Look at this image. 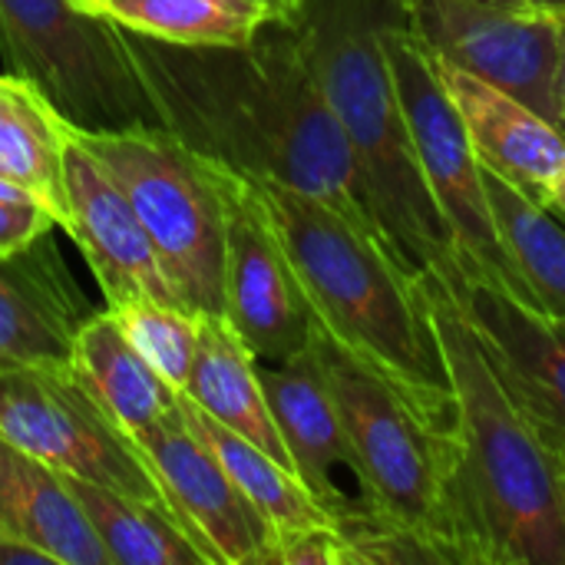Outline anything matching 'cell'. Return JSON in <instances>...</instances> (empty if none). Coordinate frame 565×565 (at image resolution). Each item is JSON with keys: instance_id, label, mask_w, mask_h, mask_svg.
I'll list each match as a JSON object with an SVG mask.
<instances>
[{"instance_id": "cell-1", "label": "cell", "mask_w": 565, "mask_h": 565, "mask_svg": "<svg viewBox=\"0 0 565 565\" xmlns=\"http://www.w3.org/2000/svg\"><path fill=\"white\" fill-rule=\"evenodd\" d=\"M126 46L162 129L189 149L324 199L384 238L295 23H265L248 43H166L126 30Z\"/></svg>"}, {"instance_id": "cell-2", "label": "cell", "mask_w": 565, "mask_h": 565, "mask_svg": "<svg viewBox=\"0 0 565 565\" xmlns=\"http://www.w3.org/2000/svg\"><path fill=\"white\" fill-rule=\"evenodd\" d=\"M301 281L315 328L397 387L424 417L457 427L420 278L371 228L324 199L252 179Z\"/></svg>"}, {"instance_id": "cell-3", "label": "cell", "mask_w": 565, "mask_h": 565, "mask_svg": "<svg viewBox=\"0 0 565 565\" xmlns=\"http://www.w3.org/2000/svg\"><path fill=\"white\" fill-rule=\"evenodd\" d=\"M427 318L447 371L460 503L480 565H565V450L516 404L467 315L427 271Z\"/></svg>"}, {"instance_id": "cell-4", "label": "cell", "mask_w": 565, "mask_h": 565, "mask_svg": "<svg viewBox=\"0 0 565 565\" xmlns=\"http://www.w3.org/2000/svg\"><path fill=\"white\" fill-rule=\"evenodd\" d=\"M404 0H308L295 30L351 146L371 212L420 278L454 265V242L427 192L407 113L384 50Z\"/></svg>"}, {"instance_id": "cell-5", "label": "cell", "mask_w": 565, "mask_h": 565, "mask_svg": "<svg viewBox=\"0 0 565 565\" xmlns=\"http://www.w3.org/2000/svg\"><path fill=\"white\" fill-rule=\"evenodd\" d=\"M315 344L354 447L361 500L430 543L447 565H480L460 503L457 427L424 417L397 387L318 328Z\"/></svg>"}, {"instance_id": "cell-6", "label": "cell", "mask_w": 565, "mask_h": 565, "mask_svg": "<svg viewBox=\"0 0 565 565\" xmlns=\"http://www.w3.org/2000/svg\"><path fill=\"white\" fill-rule=\"evenodd\" d=\"M76 136L132 202L175 298L195 315H222L228 169L162 126Z\"/></svg>"}, {"instance_id": "cell-7", "label": "cell", "mask_w": 565, "mask_h": 565, "mask_svg": "<svg viewBox=\"0 0 565 565\" xmlns=\"http://www.w3.org/2000/svg\"><path fill=\"white\" fill-rule=\"evenodd\" d=\"M7 73L26 79L76 132L162 126L126 30L76 0H0Z\"/></svg>"}, {"instance_id": "cell-8", "label": "cell", "mask_w": 565, "mask_h": 565, "mask_svg": "<svg viewBox=\"0 0 565 565\" xmlns=\"http://www.w3.org/2000/svg\"><path fill=\"white\" fill-rule=\"evenodd\" d=\"M384 50L407 113L420 175L454 242V268L487 278L523 298L493 225L483 162L463 129L460 113L444 93L427 50L411 33L404 10L384 26Z\"/></svg>"}, {"instance_id": "cell-9", "label": "cell", "mask_w": 565, "mask_h": 565, "mask_svg": "<svg viewBox=\"0 0 565 565\" xmlns=\"http://www.w3.org/2000/svg\"><path fill=\"white\" fill-rule=\"evenodd\" d=\"M0 434L73 480L162 500L149 460L70 364L0 367Z\"/></svg>"}, {"instance_id": "cell-10", "label": "cell", "mask_w": 565, "mask_h": 565, "mask_svg": "<svg viewBox=\"0 0 565 565\" xmlns=\"http://www.w3.org/2000/svg\"><path fill=\"white\" fill-rule=\"evenodd\" d=\"M404 20L434 56L520 96L565 129L556 17L480 0H404Z\"/></svg>"}, {"instance_id": "cell-11", "label": "cell", "mask_w": 565, "mask_h": 565, "mask_svg": "<svg viewBox=\"0 0 565 565\" xmlns=\"http://www.w3.org/2000/svg\"><path fill=\"white\" fill-rule=\"evenodd\" d=\"M222 318L258 361L281 364L315 338V318L248 175L228 169Z\"/></svg>"}, {"instance_id": "cell-12", "label": "cell", "mask_w": 565, "mask_h": 565, "mask_svg": "<svg viewBox=\"0 0 565 565\" xmlns=\"http://www.w3.org/2000/svg\"><path fill=\"white\" fill-rule=\"evenodd\" d=\"M166 507L209 565H268L275 530L235 487L218 457L185 424L182 411L136 437Z\"/></svg>"}, {"instance_id": "cell-13", "label": "cell", "mask_w": 565, "mask_h": 565, "mask_svg": "<svg viewBox=\"0 0 565 565\" xmlns=\"http://www.w3.org/2000/svg\"><path fill=\"white\" fill-rule=\"evenodd\" d=\"M516 404L565 450V321L460 268L434 271Z\"/></svg>"}, {"instance_id": "cell-14", "label": "cell", "mask_w": 565, "mask_h": 565, "mask_svg": "<svg viewBox=\"0 0 565 565\" xmlns=\"http://www.w3.org/2000/svg\"><path fill=\"white\" fill-rule=\"evenodd\" d=\"M63 189H66V235L76 242L86 268L93 271L103 308H116L136 298H156L182 305L156 258V248L96 152L73 132L63 152ZM185 308V305H182Z\"/></svg>"}, {"instance_id": "cell-15", "label": "cell", "mask_w": 565, "mask_h": 565, "mask_svg": "<svg viewBox=\"0 0 565 565\" xmlns=\"http://www.w3.org/2000/svg\"><path fill=\"white\" fill-rule=\"evenodd\" d=\"M96 311L53 232L0 255V367L70 364L76 334Z\"/></svg>"}, {"instance_id": "cell-16", "label": "cell", "mask_w": 565, "mask_h": 565, "mask_svg": "<svg viewBox=\"0 0 565 565\" xmlns=\"http://www.w3.org/2000/svg\"><path fill=\"white\" fill-rule=\"evenodd\" d=\"M258 374L295 473L334 513V520L348 516L358 500H351L338 487L334 473L348 470L354 477V447L344 430V417L324 374L315 338L305 351L281 364H258Z\"/></svg>"}, {"instance_id": "cell-17", "label": "cell", "mask_w": 565, "mask_h": 565, "mask_svg": "<svg viewBox=\"0 0 565 565\" xmlns=\"http://www.w3.org/2000/svg\"><path fill=\"white\" fill-rule=\"evenodd\" d=\"M427 56L444 93L460 113L480 162L543 202L565 172V129L540 116L520 96L460 70L450 60L434 56L430 50Z\"/></svg>"}, {"instance_id": "cell-18", "label": "cell", "mask_w": 565, "mask_h": 565, "mask_svg": "<svg viewBox=\"0 0 565 565\" xmlns=\"http://www.w3.org/2000/svg\"><path fill=\"white\" fill-rule=\"evenodd\" d=\"M0 536L43 550L56 565H113L70 480L0 434Z\"/></svg>"}, {"instance_id": "cell-19", "label": "cell", "mask_w": 565, "mask_h": 565, "mask_svg": "<svg viewBox=\"0 0 565 565\" xmlns=\"http://www.w3.org/2000/svg\"><path fill=\"white\" fill-rule=\"evenodd\" d=\"M255 351L235 334V328L222 315H202L199 324V351L192 374L182 394L205 411L222 427L252 440L285 467H291L285 437L271 417ZM295 470V467H291Z\"/></svg>"}, {"instance_id": "cell-20", "label": "cell", "mask_w": 565, "mask_h": 565, "mask_svg": "<svg viewBox=\"0 0 565 565\" xmlns=\"http://www.w3.org/2000/svg\"><path fill=\"white\" fill-rule=\"evenodd\" d=\"M70 367L129 437L179 411V391L146 364L106 308L76 334Z\"/></svg>"}, {"instance_id": "cell-21", "label": "cell", "mask_w": 565, "mask_h": 565, "mask_svg": "<svg viewBox=\"0 0 565 565\" xmlns=\"http://www.w3.org/2000/svg\"><path fill=\"white\" fill-rule=\"evenodd\" d=\"M487 199L503 255L520 291L540 311L565 321V225L513 179L483 166Z\"/></svg>"}, {"instance_id": "cell-22", "label": "cell", "mask_w": 565, "mask_h": 565, "mask_svg": "<svg viewBox=\"0 0 565 565\" xmlns=\"http://www.w3.org/2000/svg\"><path fill=\"white\" fill-rule=\"evenodd\" d=\"M70 122L20 76L0 73V179L36 195L66 228L63 152Z\"/></svg>"}, {"instance_id": "cell-23", "label": "cell", "mask_w": 565, "mask_h": 565, "mask_svg": "<svg viewBox=\"0 0 565 565\" xmlns=\"http://www.w3.org/2000/svg\"><path fill=\"white\" fill-rule=\"evenodd\" d=\"M179 411H182L185 424L205 440V447L228 470V477L248 497V503L268 520L275 536L308 530V526L338 523L334 513L301 483V477L291 467H285L281 460H275L271 454H265L252 440H245L235 430L212 420L185 394H179Z\"/></svg>"}, {"instance_id": "cell-24", "label": "cell", "mask_w": 565, "mask_h": 565, "mask_svg": "<svg viewBox=\"0 0 565 565\" xmlns=\"http://www.w3.org/2000/svg\"><path fill=\"white\" fill-rule=\"evenodd\" d=\"M66 480L113 565H209L166 503L139 500L89 480Z\"/></svg>"}, {"instance_id": "cell-25", "label": "cell", "mask_w": 565, "mask_h": 565, "mask_svg": "<svg viewBox=\"0 0 565 565\" xmlns=\"http://www.w3.org/2000/svg\"><path fill=\"white\" fill-rule=\"evenodd\" d=\"M96 13L166 43H248L271 23L242 0H106Z\"/></svg>"}, {"instance_id": "cell-26", "label": "cell", "mask_w": 565, "mask_h": 565, "mask_svg": "<svg viewBox=\"0 0 565 565\" xmlns=\"http://www.w3.org/2000/svg\"><path fill=\"white\" fill-rule=\"evenodd\" d=\"M106 311L113 315L126 341L146 358V364L182 394L195 364L202 315L156 298H136Z\"/></svg>"}, {"instance_id": "cell-27", "label": "cell", "mask_w": 565, "mask_h": 565, "mask_svg": "<svg viewBox=\"0 0 565 565\" xmlns=\"http://www.w3.org/2000/svg\"><path fill=\"white\" fill-rule=\"evenodd\" d=\"M53 228H60L56 215L36 195L0 179V255L20 252Z\"/></svg>"}, {"instance_id": "cell-28", "label": "cell", "mask_w": 565, "mask_h": 565, "mask_svg": "<svg viewBox=\"0 0 565 565\" xmlns=\"http://www.w3.org/2000/svg\"><path fill=\"white\" fill-rule=\"evenodd\" d=\"M268 565H348L344 533L338 530V523L278 533Z\"/></svg>"}, {"instance_id": "cell-29", "label": "cell", "mask_w": 565, "mask_h": 565, "mask_svg": "<svg viewBox=\"0 0 565 565\" xmlns=\"http://www.w3.org/2000/svg\"><path fill=\"white\" fill-rule=\"evenodd\" d=\"M0 565H56L43 550H36L33 543L13 540V536H0Z\"/></svg>"}, {"instance_id": "cell-30", "label": "cell", "mask_w": 565, "mask_h": 565, "mask_svg": "<svg viewBox=\"0 0 565 565\" xmlns=\"http://www.w3.org/2000/svg\"><path fill=\"white\" fill-rule=\"evenodd\" d=\"M242 3L258 10L271 23H298V17H301L308 0H242Z\"/></svg>"}, {"instance_id": "cell-31", "label": "cell", "mask_w": 565, "mask_h": 565, "mask_svg": "<svg viewBox=\"0 0 565 565\" xmlns=\"http://www.w3.org/2000/svg\"><path fill=\"white\" fill-rule=\"evenodd\" d=\"M543 205H546V209H553L559 218H565V172L556 179V185L550 189V195L543 199Z\"/></svg>"}, {"instance_id": "cell-32", "label": "cell", "mask_w": 565, "mask_h": 565, "mask_svg": "<svg viewBox=\"0 0 565 565\" xmlns=\"http://www.w3.org/2000/svg\"><path fill=\"white\" fill-rule=\"evenodd\" d=\"M559 23V99H563V126H565V17H556Z\"/></svg>"}, {"instance_id": "cell-33", "label": "cell", "mask_w": 565, "mask_h": 565, "mask_svg": "<svg viewBox=\"0 0 565 565\" xmlns=\"http://www.w3.org/2000/svg\"><path fill=\"white\" fill-rule=\"evenodd\" d=\"M530 10H540L546 17H565V0H526Z\"/></svg>"}, {"instance_id": "cell-34", "label": "cell", "mask_w": 565, "mask_h": 565, "mask_svg": "<svg viewBox=\"0 0 565 565\" xmlns=\"http://www.w3.org/2000/svg\"><path fill=\"white\" fill-rule=\"evenodd\" d=\"M480 3H493V7H507V10H526V0H480Z\"/></svg>"}, {"instance_id": "cell-35", "label": "cell", "mask_w": 565, "mask_h": 565, "mask_svg": "<svg viewBox=\"0 0 565 565\" xmlns=\"http://www.w3.org/2000/svg\"><path fill=\"white\" fill-rule=\"evenodd\" d=\"M76 3H79V7H86V10H93V13H96V10H99V3H106V0H76Z\"/></svg>"}]
</instances>
